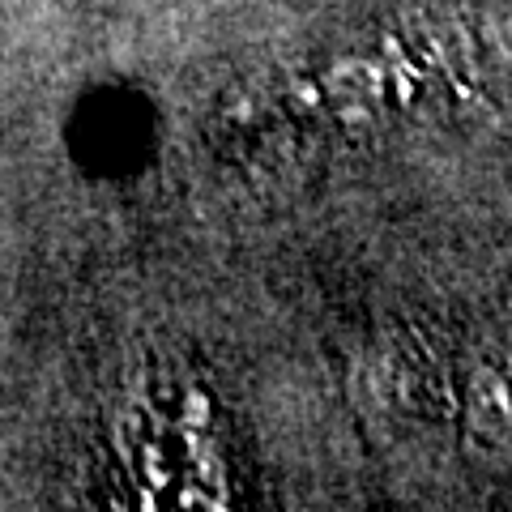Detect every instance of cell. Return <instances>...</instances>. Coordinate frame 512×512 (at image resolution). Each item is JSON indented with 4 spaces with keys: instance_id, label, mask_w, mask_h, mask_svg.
I'll use <instances>...</instances> for the list:
<instances>
[]
</instances>
